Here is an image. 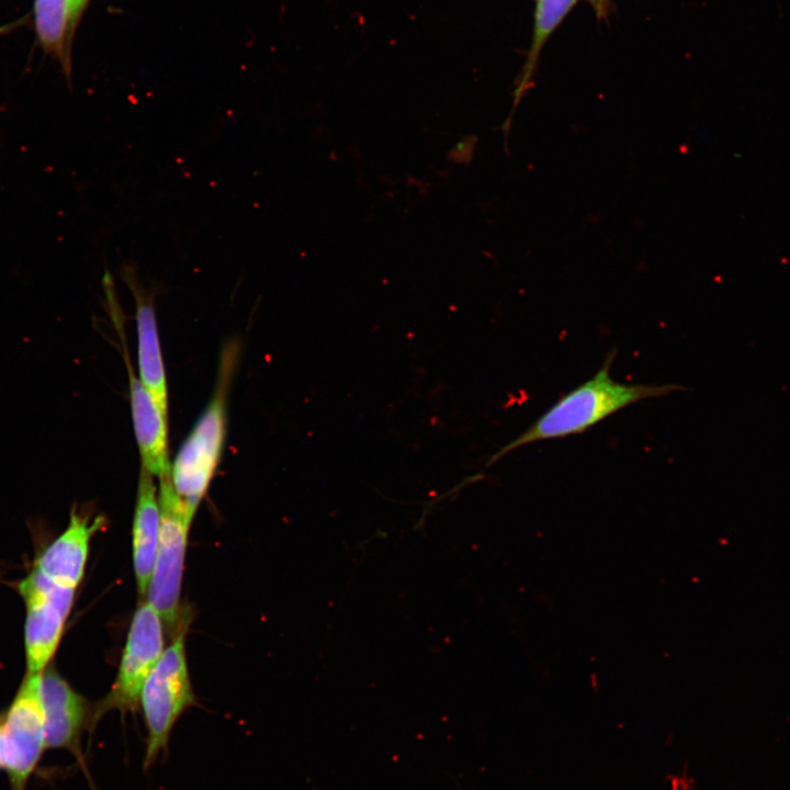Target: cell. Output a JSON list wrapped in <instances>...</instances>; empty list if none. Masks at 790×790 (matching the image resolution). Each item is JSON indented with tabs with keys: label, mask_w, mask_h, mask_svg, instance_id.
Returning a JSON list of instances; mask_svg holds the SVG:
<instances>
[{
	"label": "cell",
	"mask_w": 790,
	"mask_h": 790,
	"mask_svg": "<svg viewBox=\"0 0 790 790\" xmlns=\"http://www.w3.org/2000/svg\"><path fill=\"white\" fill-rule=\"evenodd\" d=\"M162 620L147 600L136 609L128 630L117 676L110 692L93 709L92 724L108 711H136L145 680L163 653Z\"/></svg>",
	"instance_id": "cell-5"
},
{
	"label": "cell",
	"mask_w": 790,
	"mask_h": 790,
	"mask_svg": "<svg viewBox=\"0 0 790 790\" xmlns=\"http://www.w3.org/2000/svg\"><path fill=\"white\" fill-rule=\"evenodd\" d=\"M237 352L235 343L227 345L223 350L213 396L170 465L173 488L193 518L221 460L227 426L228 390Z\"/></svg>",
	"instance_id": "cell-2"
},
{
	"label": "cell",
	"mask_w": 790,
	"mask_h": 790,
	"mask_svg": "<svg viewBox=\"0 0 790 790\" xmlns=\"http://www.w3.org/2000/svg\"><path fill=\"white\" fill-rule=\"evenodd\" d=\"M20 23H21V21H15V22H13V23L5 24V25L0 26V34L10 32L11 30H13V29H15L16 26H19Z\"/></svg>",
	"instance_id": "cell-17"
},
{
	"label": "cell",
	"mask_w": 790,
	"mask_h": 790,
	"mask_svg": "<svg viewBox=\"0 0 790 790\" xmlns=\"http://www.w3.org/2000/svg\"><path fill=\"white\" fill-rule=\"evenodd\" d=\"M33 21L37 44L71 78V45L79 19L70 0H34Z\"/></svg>",
	"instance_id": "cell-13"
},
{
	"label": "cell",
	"mask_w": 790,
	"mask_h": 790,
	"mask_svg": "<svg viewBox=\"0 0 790 790\" xmlns=\"http://www.w3.org/2000/svg\"><path fill=\"white\" fill-rule=\"evenodd\" d=\"M102 524V518L91 521L72 511L65 531L40 554L34 568L53 583L76 589L86 571L90 540Z\"/></svg>",
	"instance_id": "cell-11"
},
{
	"label": "cell",
	"mask_w": 790,
	"mask_h": 790,
	"mask_svg": "<svg viewBox=\"0 0 790 790\" xmlns=\"http://www.w3.org/2000/svg\"><path fill=\"white\" fill-rule=\"evenodd\" d=\"M3 746H4V741H3V732H2V723H1L0 724V767L2 764V757H3Z\"/></svg>",
	"instance_id": "cell-18"
},
{
	"label": "cell",
	"mask_w": 790,
	"mask_h": 790,
	"mask_svg": "<svg viewBox=\"0 0 790 790\" xmlns=\"http://www.w3.org/2000/svg\"><path fill=\"white\" fill-rule=\"evenodd\" d=\"M41 698L45 747L68 749L81 759L80 736L92 724L88 702L52 667L41 675Z\"/></svg>",
	"instance_id": "cell-8"
},
{
	"label": "cell",
	"mask_w": 790,
	"mask_h": 790,
	"mask_svg": "<svg viewBox=\"0 0 790 790\" xmlns=\"http://www.w3.org/2000/svg\"><path fill=\"white\" fill-rule=\"evenodd\" d=\"M590 1H592L595 4H599V3L602 2L603 0H590Z\"/></svg>",
	"instance_id": "cell-19"
},
{
	"label": "cell",
	"mask_w": 790,
	"mask_h": 790,
	"mask_svg": "<svg viewBox=\"0 0 790 790\" xmlns=\"http://www.w3.org/2000/svg\"><path fill=\"white\" fill-rule=\"evenodd\" d=\"M2 721H3V716H0V724L2 723Z\"/></svg>",
	"instance_id": "cell-20"
},
{
	"label": "cell",
	"mask_w": 790,
	"mask_h": 790,
	"mask_svg": "<svg viewBox=\"0 0 790 790\" xmlns=\"http://www.w3.org/2000/svg\"><path fill=\"white\" fill-rule=\"evenodd\" d=\"M41 675H26L2 721L1 767L9 772L11 790L24 789L45 748Z\"/></svg>",
	"instance_id": "cell-7"
},
{
	"label": "cell",
	"mask_w": 790,
	"mask_h": 790,
	"mask_svg": "<svg viewBox=\"0 0 790 790\" xmlns=\"http://www.w3.org/2000/svg\"><path fill=\"white\" fill-rule=\"evenodd\" d=\"M125 352L129 383V400L134 433L139 450L142 466L153 476L160 478L170 473L168 461V416L135 372Z\"/></svg>",
	"instance_id": "cell-10"
},
{
	"label": "cell",
	"mask_w": 790,
	"mask_h": 790,
	"mask_svg": "<svg viewBox=\"0 0 790 790\" xmlns=\"http://www.w3.org/2000/svg\"><path fill=\"white\" fill-rule=\"evenodd\" d=\"M477 137L475 135L463 136L449 151L448 159L454 163L469 165L475 151Z\"/></svg>",
	"instance_id": "cell-15"
},
{
	"label": "cell",
	"mask_w": 790,
	"mask_h": 790,
	"mask_svg": "<svg viewBox=\"0 0 790 790\" xmlns=\"http://www.w3.org/2000/svg\"><path fill=\"white\" fill-rule=\"evenodd\" d=\"M134 262L120 266V276L126 282L136 304L137 360L139 380L160 409L168 416V387L155 313V290H147L137 278Z\"/></svg>",
	"instance_id": "cell-9"
},
{
	"label": "cell",
	"mask_w": 790,
	"mask_h": 790,
	"mask_svg": "<svg viewBox=\"0 0 790 790\" xmlns=\"http://www.w3.org/2000/svg\"><path fill=\"white\" fill-rule=\"evenodd\" d=\"M75 590L35 568L19 584L26 608L24 644L27 674H42L59 644Z\"/></svg>",
	"instance_id": "cell-6"
},
{
	"label": "cell",
	"mask_w": 790,
	"mask_h": 790,
	"mask_svg": "<svg viewBox=\"0 0 790 790\" xmlns=\"http://www.w3.org/2000/svg\"><path fill=\"white\" fill-rule=\"evenodd\" d=\"M616 356L617 350L611 349L598 372L563 394L523 432L490 455L486 466L522 445L580 435L637 402L684 391V386L677 384H627L613 380L610 368Z\"/></svg>",
	"instance_id": "cell-1"
},
{
	"label": "cell",
	"mask_w": 790,
	"mask_h": 790,
	"mask_svg": "<svg viewBox=\"0 0 790 790\" xmlns=\"http://www.w3.org/2000/svg\"><path fill=\"white\" fill-rule=\"evenodd\" d=\"M182 629L165 648L142 688L139 704L146 724L144 770L166 754L171 731L180 715L195 703L185 658Z\"/></svg>",
	"instance_id": "cell-3"
},
{
	"label": "cell",
	"mask_w": 790,
	"mask_h": 790,
	"mask_svg": "<svg viewBox=\"0 0 790 790\" xmlns=\"http://www.w3.org/2000/svg\"><path fill=\"white\" fill-rule=\"evenodd\" d=\"M160 532L148 601L166 624L178 619L185 548L193 517L173 488L170 473L159 478Z\"/></svg>",
	"instance_id": "cell-4"
},
{
	"label": "cell",
	"mask_w": 790,
	"mask_h": 790,
	"mask_svg": "<svg viewBox=\"0 0 790 790\" xmlns=\"http://www.w3.org/2000/svg\"><path fill=\"white\" fill-rule=\"evenodd\" d=\"M160 532V508L154 476L140 467L133 521V565L142 597L153 576Z\"/></svg>",
	"instance_id": "cell-12"
},
{
	"label": "cell",
	"mask_w": 790,
	"mask_h": 790,
	"mask_svg": "<svg viewBox=\"0 0 790 790\" xmlns=\"http://www.w3.org/2000/svg\"><path fill=\"white\" fill-rule=\"evenodd\" d=\"M577 1L578 0H535L534 25L530 47L512 91V108L501 125L505 143L508 142L515 110L530 88L544 45Z\"/></svg>",
	"instance_id": "cell-14"
},
{
	"label": "cell",
	"mask_w": 790,
	"mask_h": 790,
	"mask_svg": "<svg viewBox=\"0 0 790 790\" xmlns=\"http://www.w3.org/2000/svg\"><path fill=\"white\" fill-rule=\"evenodd\" d=\"M77 18L80 20L90 0H70Z\"/></svg>",
	"instance_id": "cell-16"
}]
</instances>
